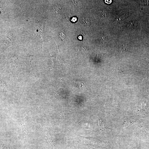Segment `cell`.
<instances>
[{
	"label": "cell",
	"instance_id": "1",
	"mask_svg": "<svg viewBox=\"0 0 149 149\" xmlns=\"http://www.w3.org/2000/svg\"><path fill=\"white\" fill-rule=\"evenodd\" d=\"M137 120V119L135 118H131L126 120L124 123L125 128H128L130 126L132 125Z\"/></svg>",
	"mask_w": 149,
	"mask_h": 149
},
{
	"label": "cell",
	"instance_id": "2",
	"mask_svg": "<svg viewBox=\"0 0 149 149\" xmlns=\"http://www.w3.org/2000/svg\"><path fill=\"white\" fill-rule=\"evenodd\" d=\"M81 20L82 23L85 26H89L91 24L90 19L88 16H83Z\"/></svg>",
	"mask_w": 149,
	"mask_h": 149
},
{
	"label": "cell",
	"instance_id": "3",
	"mask_svg": "<svg viewBox=\"0 0 149 149\" xmlns=\"http://www.w3.org/2000/svg\"><path fill=\"white\" fill-rule=\"evenodd\" d=\"M99 17L101 19H104L106 18L108 15V13L105 10H102L98 12Z\"/></svg>",
	"mask_w": 149,
	"mask_h": 149
},
{
	"label": "cell",
	"instance_id": "4",
	"mask_svg": "<svg viewBox=\"0 0 149 149\" xmlns=\"http://www.w3.org/2000/svg\"><path fill=\"white\" fill-rule=\"evenodd\" d=\"M73 82L75 86L79 88H83L85 87L84 83L81 82L73 81Z\"/></svg>",
	"mask_w": 149,
	"mask_h": 149
},
{
	"label": "cell",
	"instance_id": "5",
	"mask_svg": "<svg viewBox=\"0 0 149 149\" xmlns=\"http://www.w3.org/2000/svg\"><path fill=\"white\" fill-rule=\"evenodd\" d=\"M53 9L54 11L57 13H59L61 12V9L59 5H56L54 7Z\"/></svg>",
	"mask_w": 149,
	"mask_h": 149
},
{
	"label": "cell",
	"instance_id": "6",
	"mask_svg": "<svg viewBox=\"0 0 149 149\" xmlns=\"http://www.w3.org/2000/svg\"><path fill=\"white\" fill-rule=\"evenodd\" d=\"M59 36L62 41H63L66 38V36L65 33L63 31L60 32L59 33Z\"/></svg>",
	"mask_w": 149,
	"mask_h": 149
},
{
	"label": "cell",
	"instance_id": "7",
	"mask_svg": "<svg viewBox=\"0 0 149 149\" xmlns=\"http://www.w3.org/2000/svg\"><path fill=\"white\" fill-rule=\"evenodd\" d=\"M78 38L79 40H82L84 37L85 36V33L82 31H80L78 33Z\"/></svg>",
	"mask_w": 149,
	"mask_h": 149
},
{
	"label": "cell",
	"instance_id": "8",
	"mask_svg": "<svg viewBox=\"0 0 149 149\" xmlns=\"http://www.w3.org/2000/svg\"><path fill=\"white\" fill-rule=\"evenodd\" d=\"M71 15L70 13L68 12H66L65 14V18H66L68 21L69 20L71 17Z\"/></svg>",
	"mask_w": 149,
	"mask_h": 149
},
{
	"label": "cell",
	"instance_id": "9",
	"mask_svg": "<svg viewBox=\"0 0 149 149\" xmlns=\"http://www.w3.org/2000/svg\"><path fill=\"white\" fill-rule=\"evenodd\" d=\"M78 19L77 17H72L71 21L72 23H75L77 21Z\"/></svg>",
	"mask_w": 149,
	"mask_h": 149
},
{
	"label": "cell",
	"instance_id": "10",
	"mask_svg": "<svg viewBox=\"0 0 149 149\" xmlns=\"http://www.w3.org/2000/svg\"><path fill=\"white\" fill-rule=\"evenodd\" d=\"M105 2L108 4H109L111 3L112 1H105Z\"/></svg>",
	"mask_w": 149,
	"mask_h": 149
},
{
	"label": "cell",
	"instance_id": "11",
	"mask_svg": "<svg viewBox=\"0 0 149 149\" xmlns=\"http://www.w3.org/2000/svg\"><path fill=\"white\" fill-rule=\"evenodd\" d=\"M4 149H10L9 145L8 147H6Z\"/></svg>",
	"mask_w": 149,
	"mask_h": 149
},
{
	"label": "cell",
	"instance_id": "12",
	"mask_svg": "<svg viewBox=\"0 0 149 149\" xmlns=\"http://www.w3.org/2000/svg\"><path fill=\"white\" fill-rule=\"evenodd\" d=\"M135 149H138V148L137 147H136Z\"/></svg>",
	"mask_w": 149,
	"mask_h": 149
}]
</instances>
